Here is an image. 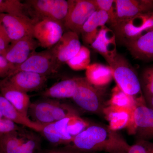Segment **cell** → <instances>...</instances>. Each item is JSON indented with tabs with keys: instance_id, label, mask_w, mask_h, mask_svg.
I'll return each mask as SVG.
<instances>
[{
	"instance_id": "obj_1",
	"label": "cell",
	"mask_w": 153,
	"mask_h": 153,
	"mask_svg": "<svg viewBox=\"0 0 153 153\" xmlns=\"http://www.w3.org/2000/svg\"><path fill=\"white\" fill-rule=\"evenodd\" d=\"M129 146L123 137L109 126L90 123L66 148L81 153H120L127 152Z\"/></svg>"
},
{
	"instance_id": "obj_2",
	"label": "cell",
	"mask_w": 153,
	"mask_h": 153,
	"mask_svg": "<svg viewBox=\"0 0 153 153\" xmlns=\"http://www.w3.org/2000/svg\"><path fill=\"white\" fill-rule=\"evenodd\" d=\"M89 124L80 116H73L44 126L40 133L53 146H68Z\"/></svg>"
},
{
	"instance_id": "obj_3",
	"label": "cell",
	"mask_w": 153,
	"mask_h": 153,
	"mask_svg": "<svg viewBox=\"0 0 153 153\" xmlns=\"http://www.w3.org/2000/svg\"><path fill=\"white\" fill-rule=\"evenodd\" d=\"M26 13L38 22L49 20L63 25L68 12V1L27 0L24 3Z\"/></svg>"
},
{
	"instance_id": "obj_4",
	"label": "cell",
	"mask_w": 153,
	"mask_h": 153,
	"mask_svg": "<svg viewBox=\"0 0 153 153\" xmlns=\"http://www.w3.org/2000/svg\"><path fill=\"white\" fill-rule=\"evenodd\" d=\"M113 71L117 85L125 93L135 99L144 97L139 77L127 60L117 54L108 63Z\"/></svg>"
},
{
	"instance_id": "obj_5",
	"label": "cell",
	"mask_w": 153,
	"mask_h": 153,
	"mask_svg": "<svg viewBox=\"0 0 153 153\" xmlns=\"http://www.w3.org/2000/svg\"><path fill=\"white\" fill-rule=\"evenodd\" d=\"M126 128L136 140H153V109L147 105L144 98L138 102Z\"/></svg>"
},
{
	"instance_id": "obj_6",
	"label": "cell",
	"mask_w": 153,
	"mask_h": 153,
	"mask_svg": "<svg viewBox=\"0 0 153 153\" xmlns=\"http://www.w3.org/2000/svg\"><path fill=\"white\" fill-rule=\"evenodd\" d=\"M78 85L72 99L79 108L85 112L103 115L106 102L98 88L85 77H78Z\"/></svg>"
},
{
	"instance_id": "obj_7",
	"label": "cell",
	"mask_w": 153,
	"mask_h": 153,
	"mask_svg": "<svg viewBox=\"0 0 153 153\" xmlns=\"http://www.w3.org/2000/svg\"><path fill=\"white\" fill-rule=\"evenodd\" d=\"M112 27L116 39L123 44L153 29V11L118 22Z\"/></svg>"
},
{
	"instance_id": "obj_8",
	"label": "cell",
	"mask_w": 153,
	"mask_h": 153,
	"mask_svg": "<svg viewBox=\"0 0 153 153\" xmlns=\"http://www.w3.org/2000/svg\"><path fill=\"white\" fill-rule=\"evenodd\" d=\"M68 14L63 26L79 36L82 26L97 9L93 0H68Z\"/></svg>"
},
{
	"instance_id": "obj_9",
	"label": "cell",
	"mask_w": 153,
	"mask_h": 153,
	"mask_svg": "<svg viewBox=\"0 0 153 153\" xmlns=\"http://www.w3.org/2000/svg\"><path fill=\"white\" fill-rule=\"evenodd\" d=\"M50 49L35 52L22 64L15 66L9 76L21 71L33 72L48 76L58 72Z\"/></svg>"
},
{
	"instance_id": "obj_10",
	"label": "cell",
	"mask_w": 153,
	"mask_h": 153,
	"mask_svg": "<svg viewBox=\"0 0 153 153\" xmlns=\"http://www.w3.org/2000/svg\"><path fill=\"white\" fill-rule=\"evenodd\" d=\"M36 23L27 15L1 14L0 19V24L11 42L26 37H33Z\"/></svg>"
},
{
	"instance_id": "obj_11",
	"label": "cell",
	"mask_w": 153,
	"mask_h": 153,
	"mask_svg": "<svg viewBox=\"0 0 153 153\" xmlns=\"http://www.w3.org/2000/svg\"><path fill=\"white\" fill-rule=\"evenodd\" d=\"M48 76L33 72L21 71L0 80V84L27 93L40 90L47 83Z\"/></svg>"
},
{
	"instance_id": "obj_12",
	"label": "cell",
	"mask_w": 153,
	"mask_h": 153,
	"mask_svg": "<svg viewBox=\"0 0 153 153\" xmlns=\"http://www.w3.org/2000/svg\"><path fill=\"white\" fill-rule=\"evenodd\" d=\"M79 36L71 31L63 33L60 41L50 49L57 70L74 57L81 47Z\"/></svg>"
},
{
	"instance_id": "obj_13",
	"label": "cell",
	"mask_w": 153,
	"mask_h": 153,
	"mask_svg": "<svg viewBox=\"0 0 153 153\" xmlns=\"http://www.w3.org/2000/svg\"><path fill=\"white\" fill-rule=\"evenodd\" d=\"M63 25L59 22L44 20L37 22L34 26L33 36L40 47L51 49L60 41L63 33Z\"/></svg>"
},
{
	"instance_id": "obj_14",
	"label": "cell",
	"mask_w": 153,
	"mask_h": 153,
	"mask_svg": "<svg viewBox=\"0 0 153 153\" xmlns=\"http://www.w3.org/2000/svg\"><path fill=\"white\" fill-rule=\"evenodd\" d=\"M39 46L34 37H25L11 42L3 56L9 63L16 66L26 61Z\"/></svg>"
},
{
	"instance_id": "obj_15",
	"label": "cell",
	"mask_w": 153,
	"mask_h": 153,
	"mask_svg": "<svg viewBox=\"0 0 153 153\" xmlns=\"http://www.w3.org/2000/svg\"><path fill=\"white\" fill-rule=\"evenodd\" d=\"M115 4L116 19L114 25L118 22L153 11L152 0H116Z\"/></svg>"
},
{
	"instance_id": "obj_16",
	"label": "cell",
	"mask_w": 153,
	"mask_h": 153,
	"mask_svg": "<svg viewBox=\"0 0 153 153\" xmlns=\"http://www.w3.org/2000/svg\"><path fill=\"white\" fill-rule=\"evenodd\" d=\"M123 44L135 59L153 60V28Z\"/></svg>"
},
{
	"instance_id": "obj_17",
	"label": "cell",
	"mask_w": 153,
	"mask_h": 153,
	"mask_svg": "<svg viewBox=\"0 0 153 153\" xmlns=\"http://www.w3.org/2000/svg\"><path fill=\"white\" fill-rule=\"evenodd\" d=\"M90 46L104 57L108 63L111 62L118 54L115 34L113 30L105 26L100 30Z\"/></svg>"
},
{
	"instance_id": "obj_18",
	"label": "cell",
	"mask_w": 153,
	"mask_h": 153,
	"mask_svg": "<svg viewBox=\"0 0 153 153\" xmlns=\"http://www.w3.org/2000/svg\"><path fill=\"white\" fill-rule=\"evenodd\" d=\"M108 15L104 11L96 10L85 22L81 29L80 35L86 45H91L98 36L100 30L109 23Z\"/></svg>"
},
{
	"instance_id": "obj_19",
	"label": "cell",
	"mask_w": 153,
	"mask_h": 153,
	"mask_svg": "<svg viewBox=\"0 0 153 153\" xmlns=\"http://www.w3.org/2000/svg\"><path fill=\"white\" fill-rule=\"evenodd\" d=\"M0 111L3 117L18 125H21L35 131L40 132L44 126L23 115L1 94H0Z\"/></svg>"
},
{
	"instance_id": "obj_20",
	"label": "cell",
	"mask_w": 153,
	"mask_h": 153,
	"mask_svg": "<svg viewBox=\"0 0 153 153\" xmlns=\"http://www.w3.org/2000/svg\"><path fill=\"white\" fill-rule=\"evenodd\" d=\"M78 83V77L61 80L42 92L41 95L45 98L56 100L72 98Z\"/></svg>"
},
{
	"instance_id": "obj_21",
	"label": "cell",
	"mask_w": 153,
	"mask_h": 153,
	"mask_svg": "<svg viewBox=\"0 0 153 153\" xmlns=\"http://www.w3.org/2000/svg\"><path fill=\"white\" fill-rule=\"evenodd\" d=\"M0 94L22 114L29 117L28 110L31 102L27 93L7 85L0 84Z\"/></svg>"
},
{
	"instance_id": "obj_22",
	"label": "cell",
	"mask_w": 153,
	"mask_h": 153,
	"mask_svg": "<svg viewBox=\"0 0 153 153\" xmlns=\"http://www.w3.org/2000/svg\"><path fill=\"white\" fill-rule=\"evenodd\" d=\"M85 76L88 81L96 87L107 85L113 78L111 67L98 63L88 66L85 69Z\"/></svg>"
},
{
	"instance_id": "obj_23",
	"label": "cell",
	"mask_w": 153,
	"mask_h": 153,
	"mask_svg": "<svg viewBox=\"0 0 153 153\" xmlns=\"http://www.w3.org/2000/svg\"><path fill=\"white\" fill-rule=\"evenodd\" d=\"M144 97L135 99L125 93L117 85L112 90L111 97L106 105L114 109L123 110L132 114L138 102Z\"/></svg>"
},
{
	"instance_id": "obj_24",
	"label": "cell",
	"mask_w": 153,
	"mask_h": 153,
	"mask_svg": "<svg viewBox=\"0 0 153 153\" xmlns=\"http://www.w3.org/2000/svg\"><path fill=\"white\" fill-rule=\"evenodd\" d=\"M26 134L21 129L0 137V151L2 153H19Z\"/></svg>"
},
{
	"instance_id": "obj_25",
	"label": "cell",
	"mask_w": 153,
	"mask_h": 153,
	"mask_svg": "<svg viewBox=\"0 0 153 153\" xmlns=\"http://www.w3.org/2000/svg\"><path fill=\"white\" fill-rule=\"evenodd\" d=\"M103 115L109 123V127L114 131L126 128L128 124L131 114L127 111L114 109L105 106Z\"/></svg>"
},
{
	"instance_id": "obj_26",
	"label": "cell",
	"mask_w": 153,
	"mask_h": 153,
	"mask_svg": "<svg viewBox=\"0 0 153 153\" xmlns=\"http://www.w3.org/2000/svg\"><path fill=\"white\" fill-rule=\"evenodd\" d=\"M90 50L84 46H81L76 55L66 62L71 69L74 71L85 70L90 64Z\"/></svg>"
},
{
	"instance_id": "obj_27",
	"label": "cell",
	"mask_w": 153,
	"mask_h": 153,
	"mask_svg": "<svg viewBox=\"0 0 153 153\" xmlns=\"http://www.w3.org/2000/svg\"><path fill=\"white\" fill-rule=\"evenodd\" d=\"M139 79L143 96L146 104L153 97V66L145 69Z\"/></svg>"
},
{
	"instance_id": "obj_28",
	"label": "cell",
	"mask_w": 153,
	"mask_h": 153,
	"mask_svg": "<svg viewBox=\"0 0 153 153\" xmlns=\"http://www.w3.org/2000/svg\"><path fill=\"white\" fill-rule=\"evenodd\" d=\"M41 140L33 133H27L19 153H41Z\"/></svg>"
},
{
	"instance_id": "obj_29",
	"label": "cell",
	"mask_w": 153,
	"mask_h": 153,
	"mask_svg": "<svg viewBox=\"0 0 153 153\" xmlns=\"http://www.w3.org/2000/svg\"><path fill=\"white\" fill-rule=\"evenodd\" d=\"M0 14L27 15L24 3L19 0H0Z\"/></svg>"
},
{
	"instance_id": "obj_30",
	"label": "cell",
	"mask_w": 153,
	"mask_h": 153,
	"mask_svg": "<svg viewBox=\"0 0 153 153\" xmlns=\"http://www.w3.org/2000/svg\"><path fill=\"white\" fill-rule=\"evenodd\" d=\"M97 9L104 11L108 15L109 23L111 26L116 22V9L115 1L113 0H93Z\"/></svg>"
},
{
	"instance_id": "obj_31",
	"label": "cell",
	"mask_w": 153,
	"mask_h": 153,
	"mask_svg": "<svg viewBox=\"0 0 153 153\" xmlns=\"http://www.w3.org/2000/svg\"><path fill=\"white\" fill-rule=\"evenodd\" d=\"M127 153H153V142L136 140L133 145L130 146Z\"/></svg>"
},
{
	"instance_id": "obj_32",
	"label": "cell",
	"mask_w": 153,
	"mask_h": 153,
	"mask_svg": "<svg viewBox=\"0 0 153 153\" xmlns=\"http://www.w3.org/2000/svg\"><path fill=\"white\" fill-rule=\"evenodd\" d=\"M22 129L19 125L4 117L0 119V137Z\"/></svg>"
},
{
	"instance_id": "obj_33",
	"label": "cell",
	"mask_w": 153,
	"mask_h": 153,
	"mask_svg": "<svg viewBox=\"0 0 153 153\" xmlns=\"http://www.w3.org/2000/svg\"><path fill=\"white\" fill-rule=\"evenodd\" d=\"M15 66L9 63L3 56H0V79H4L9 76Z\"/></svg>"
},
{
	"instance_id": "obj_34",
	"label": "cell",
	"mask_w": 153,
	"mask_h": 153,
	"mask_svg": "<svg viewBox=\"0 0 153 153\" xmlns=\"http://www.w3.org/2000/svg\"><path fill=\"white\" fill-rule=\"evenodd\" d=\"M10 43V41L0 24V56L4 55Z\"/></svg>"
},
{
	"instance_id": "obj_35",
	"label": "cell",
	"mask_w": 153,
	"mask_h": 153,
	"mask_svg": "<svg viewBox=\"0 0 153 153\" xmlns=\"http://www.w3.org/2000/svg\"><path fill=\"white\" fill-rule=\"evenodd\" d=\"M41 153H81L69 149H48L45 151H42Z\"/></svg>"
},
{
	"instance_id": "obj_36",
	"label": "cell",
	"mask_w": 153,
	"mask_h": 153,
	"mask_svg": "<svg viewBox=\"0 0 153 153\" xmlns=\"http://www.w3.org/2000/svg\"><path fill=\"white\" fill-rule=\"evenodd\" d=\"M146 105L150 108L153 109V97L151 98L149 101L147 102Z\"/></svg>"
},
{
	"instance_id": "obj_37",
	"label": "cell",
	"mask_w": 153,
	"mask_h": 153,
	"mask_svg": "<svg viewBox=\"0 0 153 153\" xmlns=\"http://www.w3.org/2000/svg\"><path fill=\"white\" fill-rule=\"evenodd\" d=\"M4 117L3 116V115L1 113V111H0V119H1L2 118Z\"/></svg>"
},
{
	"instance_id": "obj_38",
	"label": "cell",
	"mask_w": 153,
	"mask_h": 153,
	"mask_svg": "<svg viewBox=\"0 0 153 153\" xmlns=\"http://www.w3.org/2000/svg\"><path fill=\"white\" fill-rule=\"evenodd\" d=\"M1 14H0V19H1Z\"/></svg>"
},
{
	"instance_id": "obj_39",
	"label": "cell",
	"mask_w": 153,
	"mask_h": 153,
	"mask_svg": "<svg viewBox=\"0 0 153 153\" xmlns=\"http://www.w3.org/2000/svg\"><path fill=\"white\" fill-rule=\"evenodd\" d=\"M127 153V152H122V153Z\"/></svg>"
},
{
	"instance_id": "obj_40",
	"label": "cell",
	"mask_w": 153,
	"mask_h": 153,
	"mask_svg": "<svg viewBox=\"0 0 153 153\" xmlns=\"http://www.w3.org/2000/svg\"><path fill=\"white\" fill-rule=\"evenodd\" d=\"M0 153H2L1 152V151H0Z\"/></svg>"
},
{
	"instance_id": "obj_41",
	"label": "cell",
	"mask_w": 153,
	"mask_h": 153,
	"mask_svg": "<svg viewBox=\"0 0 153 153\" xmlns=\"http://www.w3.org/2000/svg\"></svg>"
}]
</instances>
